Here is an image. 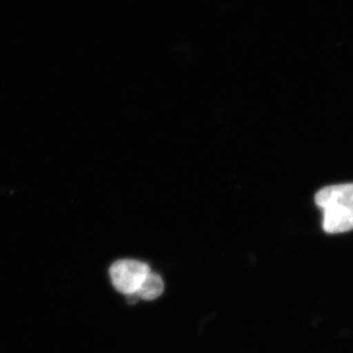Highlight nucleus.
Instances as JSON below:
<instances>
[{"instance_id": "2", "label": "nucleus", "mask_w": 353, "mask_h": 353, "mask_svg": "<svg viewBox=\"0 0 353 353\" xmlns=\"http://www.w3.org/2000/svg\"><path fill=\"white\" fill-rule=\"evenodd\" d=\"M150 273V266L138 260H119L110 267L114 288L124 294H134Z\"/></svg>"}, {"instance_id": "1", "label": "nucleus", "mask_w": 353, "mask_h": 353, "mask_svg": "<svg viewBox=\"0 0 353 353\" xmlns=\"http://www.w3.org/2000/svg\"><path fill=\"white\" fill-rule=\"evenodd\" d=\"M323 212V230L343 234L353 230V183L323 188L315 196Z\"/></svg>"}, {"instance_id": "3", "label": "nucleus", "mask_w": 353, "mask_h": 353, "mask_svg": "<svg viewBox=\"0 0 353 353\" xmlns=\"http://www.w3.org/2000/svg\"><path fill=\"white\" fill-rule=\"evenodd\" d=\"M163 290L164 283L162 278L157 274L150 272L134 294L139 296V299H143L145 301H153V299L161 296Z\"/></svg>"}]
</instances>
